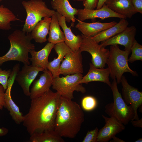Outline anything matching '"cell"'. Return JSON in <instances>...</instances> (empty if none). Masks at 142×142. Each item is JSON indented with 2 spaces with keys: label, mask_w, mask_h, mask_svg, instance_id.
Returning a JSON list of instances; mask_svg holds the SVG:
<instances>
[{
  "label": "cell",
  "mask_w": 142,
  "mask_h": 142,
  "mask_svg": "<svg viewBox=\"0 0 142 142\" xmlns=\"http://www.w3.org/2000/svg\"><path fill=\"white\" fill-rule=\"evenodd\" d=\"M131 55L128 62L132 63L137 60H142V45L135 39L131 48Z\"/></svg>",
  "instance_id": "obj_29"
},
{
  "label": "cell",
  "mask_w": 142,
  "mask_h": 142,
  "mask_svg": "<svg viewBox=\"0 0 142 142\" xmlns=\"http://www.w3.org/2000/svg\"><path fill=\"white\" fill-rule=\"evenodd\" d=\"M22 4L27 14L22 31L26 33H30L42 18L51 17L55 13V11L49 8L42 0L23 1Z\"/></svg>",
  "instance_id": "obj_6"
},
{
  "label": "cell",
  "mask_w": 142,
  "mask_h": 142,
  "mask_svg": "<svg viewBox=\"0 0 142 142\" xmlns=\"http://www.w3.org/2000/svg\"><path fill=\"white\" fill-rule=\"evenodd\" d=\"M106 0H99L98 3L96 7L97 9H99L101 8L105 4Z\"/></svg>",
  "instance_id": "obj_38"
},
{
  "label": "cell",
  "mask_w": 142,
  "mask_h": 142,
  "mask_svg": "<svg viewBox=\"0 0 142 142\" xmlns=\"http://www.w3.org/2000/svg\"><path fill=\"white\" fill-rule=\"evenodd\" d=\"M48 34L47 39L49 42L55 44L64 42V34L60 28L55 13L51 17Z\"/></svg>",
  "instance_id": "obj_26"
},
{
  "label": "cell",
  "mask_w": 142,
  "mask_h": 142,
  "mask_svg": "<svg viewBox=\"0 0 142 142\" xmlns=\"http://www.w3.org/2000/svg\"><path fill=\"white\" fill-rule=\"evenodd\" d=\"M82 40L79 50L82 52L89 53L92 57V63L98 68H104L109 55V50L101 46L95 42L92 37L85 36L82 34Z\"/></svg>",
  "instance_id": "obj_8"
},
{
  "label": "cell",
  "mask_w": 142,
  "mask_h": 142,
  "mask_svg": "<svg viewBox=\"0 0 142 142\" xmlns=\"http://www.w3.org/2000/svg\"><path fill=\"white\" fill-rule=\"evenodd\" d=\"M51 20V17L44 18L33 28L30 33L33 39L36 42L42 44L47 41V36L49 33Z\"/></svg>",
  "instance_id": "obj_25"
},
{
  "label": "cell",
  "mask_w": 142,
  "mask_h": 142,
  "mask_svg": "<svg viewBox=\"0 0 142 142\" xmlns=\"http://www.w3.org/2000/svg\"><path fill=\"white\" fill-rule=\"evenodd\" d=\"M39 79L33 82L30 90L31 99L39 97L48 91L52 85L53 77L47 69L44 70Z\"/></svg>",
  "instance_id": "obj_16"
},
{
  "label": "cell",
  "mask_w": 142,
  "mask_h": 142,
  "mask_svg": "<svg viewBox=\"0 0 142 142\" xmlns=\"http://www.w3.org/2000/svg\"><path fill=\"white\" fill-rule=\"evenodd\" d=\"M81 53L79 50L72 51L65 55L60 65L59 75H66L83 73Z\"/></svg>",
  "instance_id": "obj_10"
},
{
  "label": "cell",
  "mask_w": 142,
  "mask_h": 142,
  "mask_svg": "<svg viewBox=\"0 0 142 142\" xmlns=\"http://www.w3.org/2000/svg\"><path fill=\"white\" fill-rule=\"evenodd\" d=\"M54 45L49 42L39 51H36L35 49L30 50L29 53L31 57L29 58V60L32 62V65L44 70L47 69L48 57Z\"/></svg>",
  "instance_id": "obj_21"
},
{
  "label": "cell",
  "mask_w": 142,
  "mask_h": 142,
  "mask_svg": "<svg viewBox=\"0 0 142 142\" xmlns=\"http://www.w3.org/2000/svg\"><path fill=\"white\" fill-rule=\"evenodd\" d=\"M15 14L3 5L0 6V29L9 30L11 29V22L19 21Z\"/></svg>",
  "instance_id": "obj_28"
},
{
  "label": "cell",
  "mask_w": 142,
  "mask_h": 142,
  "mask_svg": "<svg viewBox=\"0 0 142 142\" xmlns=\"http://www.w3.org/2000/svg\"><path fill=\"white\" fill-rule=\"evenodd\" d=\"M83 77L82 74L78 73L53 78L52 85V88L61 96L72 100L74 91L82 93L86 92L85 88L79 83Z\"/></svg>",
  "instance_id": "obj_7"
},
{
  "label": "cell",
  "mask_w": 142,
  "mask_h": 142,
  "mask_svg": "<svg viewBox=\"0 0 142 142\" xmlns=\"http://www.w3.org/2000/svg\"><path fill=\"white\" fill-rule=\"evenodd\" d=\"M130 121L134 127L142 128V118L138 120H132Z\"/></svg>",
  "instance_id": "obj_36"
},
{
  "label": "cell",
  "mask_w": 142,
  "mask_h": 142,
  "mask_svg": "<svg viewBox=\"0 0 142 142\" xmlns=\"http://www.w3.org/2000/svg\"><path fill=\"white\" fill-rule=\"evenodd\" d=\"M76 20L78 23L75 28L82 33V34L87 37H93L99 32L112 27L117 22L113 21L109 22L101 23L96 22L88 23Z\"/></svg>",
  "instance_id": "obj_17"
},
{
  "label": "cell",
  "mask_w": 142,
  "mask_h": 142,
  "mask_svg": "<svg viewBox=\"0 0 142 142\" xmlns=\"http://www.w3.org/2000/svg\"><path fill=\"white\" fill-rule=\"evenodd\" d=\"M84 120V114L79 105L60 96L54 128L59 135L62 137L75 138Z\"/></svg>",
  "instance_id": "obj_2"
},
{
  "label": "cell",
  "mask_w": 142,
  "mask_h": 142,
  "mask_svg": "<svg viewBox=\"0 0 142 142\" xmlns=\"http://www.w3.org/2000/svg\"><path fill=\"white\" fill-rule=\"evenodd\" d=\"M89 66L88 72L83 77L79 83L88 84L90 82H99L105 83L110 87L111 83L109 79L110 73L108 68H98L92 63H90Z\"/></svg>",
  "instance_id": "obj_18"
},
{
  "label": "cell",
  "mask_w": 142,
  "mask_h": 142,
  "mask_svg": "<svg viewBox=\"0 0 142 142\" xmlns=\"http://www.w3.org/2000/svg\"><path fill=\"white\" fill-rule=\"evenodd\" d=\"M44 70L40 67L24 64L21 70L18 71L15 80L21 87L25 95L29 96L31 85L38 73Z\"/></svg>",
  "instance_id": "obj_11"
},
{
  "label": "cell",
  "mask_w": 142,
  "mask_h": 142,
  "mask_svg": "<svg viewBox=\"0 0 142 142\" xmlns=\"http://www.w3.org/2000/svg\"><path fill=\"white\" fill-rule=\"evenodd\" d=\"M105 4L115 12L126 18H131L137 13L131 0H106Z\"/></svg>",
  "instance_id": "obj_20"
},
{
  "label": "cell",
  "mask_w": 142,
  "mask_h": 142,
  "mask_svg": "<svg viewBox=\"0 0 142 142\" xmlns=\"http://www.w3.org/2000/svg\"><path fill=\"white\" fill-rule=\"evenodd\" d=\"M129 23L125 18H121L114 26L105 30L92 37L96 42H100L107 40L119 33L126 29Z\"/></svg>",
  "instance_id": "obj_24"
},
{
  "label": "cell",
  "mask_w": 142,
  "mask_h": 142,
  "mask_svg": "<svg viewBox=\"0 0 142 142\" xmlns=\"http://www.w3.org/2000/svg\"><path fill=\"white\" fill-rule=\"evenodd\" d=\"M135 142H142V138H139L137 140L135 141Z\"/></svg>",
  "instance_id": "obj_40"
},
{
  "label": "cell",
  "mask_w": 142,
  "mask_h": 142,
  "mask_svg": "<svg viewBox=\"0 0 142 142\" xmlns=\"http://www.w3.org/2000/svg\"><path fill=\"white\" fill-rule=\"evenodd\" d=\"M59 24L62 28L65 36L64 42L73 51L78 50L82 42L81 35L75 36L71 29V26L68 27L67 25L65 18L55 11Z\"/></svg>",
  "instance_id": "obj_19"
},
{
  "label": "cell",
  "mask_w": 142,
  "mask_h": 142,
  "mask_svg": "<svg viewBox=\"0 0 142 142\" xmlns=\"http://www.w3.org/2000/svg\"><path fill=\"white\" fill-rule=\"evenodd\" d=\"M53 48L58 55L57 57L52 61L49 62L47 69L51 73L53 78L59 76V70L61 63L65 55L72 51L64 42L54 45Z\"/></svg>",
  "instance_id": "obj_23"
},
{
  "label": "cell",
  "mask_w": 142,
  "mask_h": 142,
  "mask_svg": "<svg viewBox=\"0 0 142 142\" xmlns=\"http://www.w3.org/2000/svg\"><path fill=\"white\" fill-rule=\"evenodd\" d=\"M113 140L110 141V142H125V141L116 137L115 136L112 138Z\"/></svg>",
  "instance_id": "obj_39"
},
{
  "label": "cell",
  "mask_w": 142,
  "mask_h": 142,
  "mask_svg": "<svg viewBox=\"0 0 142 142\" xmlns=\"http://www.w3.org/2000/svg\"><path fill=\"white\" fill-rule=\"evenodd\" d=\"M99 0H84L83 2L84 8L93 9L97 7Z\"/></svg>",
  "instance_id": "obj_33"
},
{
  "label": "cell",
  "mask_w": 142,
  "mask_h": 142,
  "mask_svg": "<svg viewBox=\"0 0 142 142\" xmlns=\"http://www.w3.org/2000/svg\"><path fill=\"white\" fill-rule=\"evenodd\" d=\"M6 90L0 84V105L6 108L5 102V93Z\"/></svg>",
  "instance_id": "obj_35"
},
{
  "label": "cell",
  "mask_w": 142,
  "mask_h": 142,
  "mask_svg": "<svg viewBox=\"0 0 142 142\" xmlns=\"http://www.w3.org/2000/svg\"><path fill=\"white\" fill-rule=\"evenodd\" d=\"M18 71L16 68L13 70L8 78L7 87L5 93V102L6 108L9 112L12 120L17 124H20L23 122L24 115L21 112L19 107L14 102L11 96V90L14 83L16 75Z\"/></svg>",
  "instance_id": "obj_12"
},
{
  "label": "cell",
  "mask_w": 142,
  "mask_h": 142,
  "mask_svg": "<svg viewBox=\"0 0 142 142\" xmlns=\"http://www.w3.org/2000/svg\"><path fill=\"white\" fill-rule=\"evenodd\" d=\"M130 50H121L118 45H111L109 53L107 58V64L110 76L112 79H116L118 84L121 83L123 74L129 72L133 76H137L138 74L131 69L128 64V56Z\"/></svg>",
  "instance_id": "obj_4"
},
{
  "label": "cell",
  "mask_w": 142,
  "mask_h": 142,
  "mask_svg": "<svg viewBox=\"0 0 142 142\" xmlns=\"http://www.w3.org/2000/svg\"><path fill=\"white\" fill-rule=\"evenodd\" d=\"M50 4L53 10L64 16L66 22L75 21L78 9L73 7L68 0H51Z\"/></svg>",
  "instance_id": "obj_22"
},
{
  "label": "cell",
  "mask_w": 142,
  "mask_h": 142,
  "mask_svg": "<svg viewBox=\"0 0 142 142\" xmlns=\"http://www.w3.org/2000/svg\"><path fill=\"white\" fill-rule=\"evenodd\" d=\"M99 130L97 127L94 129L89 131L82 142H97Z\"/></svg>",
  "instance_id": "obj_31"
},
{
  "label": "cell",
  "mask_w": 142,
  "mask_h": 142,
  "mask_svg": "<svg viewBox=\"0 0 142 142\" xmlns=\"http://www.w3.org/2000/svg\"><path fill=\"white\" fill-rule=\"evenodd\" d=\"M3 108V106L0 105V110L2 109ZM8 129L4 127L0 128V137L6 135L8 133Z\"/></svg>",
  "instance_id": "obj_37"
},
{
  "label": "cell",
  "mask_w": 142,
  "mask_h": 142,
  "mask_svg": "<svg viewBox=\"0 0 142 142\" xmlns=\"http://www.w3.org/2000/svg\"><path fill=\"white\" fill-rule=\"evenodd\" d=\"M31 142H64L62 137L54 130H48L30 136Z\"/></svg>",
  "instance_id": "obj_27"
},
{
  "label": "cell",
  "mask_w": 142,
  "mask_h": 142,
  "mask_svg": "<svg viewBox=\"0 0 142 142\" xmlns=\"http://www.w3.org/2000/svg\"><path fill=\"white\" fill-rule=\"evenodd\" d=\"M105 125L99 130L97 142H107L115 135L124 130V125L114 117L102 115Z\"/></svg>",
  "instance_id": "obj_13"
},
{
  "label": "cell",
  "mask_w": 142,
  "mask_h": 142,
  "mask_svg": "<svg viewBox=\"0 0 142 142\" xmlns=\"http://www.w3.org/2000/svg\"><path fill=\"white\" fill-rule=\"evenodd\" d=\"M2 1V0H0V2H1V1Z\"/></svg>",
  "instance_id": "obj_42"
},
{
  "label": "cell",
  "mask_w": 142,
  "mask_h": 142,
  "mask_svg": "<svg viewBox=\"0 0 142 142\" xmlns=\"http://www.w3.org/2000/svg\"><path fill=\"white\" fill-rule=\"evenodd\" d=\"M116 79H113L110 87L113 94V102L105 107V112L110 117H114L124 125L133 120L135 114L130 105H127L119 92Z\"/></svg>",
  "instance_id": "obj_5"
},
{
  "label": "cell",
  "mask_w": 142,
  "mask_h": 142,
  "mask_svg": "<svg viewBox=\"0 0 142 142\" xmlns=\"http://www.w3.org/2000/svg\"><path fill=\"white\" fill-rule=\"evenodd\" d=\"M76 15L78 16L77 19L82 21L96 18L102 19L110 17L126 18L125 17L115 12L105 4L101 8L98 9H78Z\"/></svg>",
  "instance_id": "obj_15"
},
{
  "label": "cell",
  "mask_w": 142,
  "mask_h": 142,
  "mask_svg": "<svg viewBox=\"0 0 142 142\" xmlns=\"http://www.w3.org/2000/svg\"><path fill=\"white\" fill-rule=\"evenodd\" d=\"M132 4L136 12L142 14V0H131Z\"/></svg>",
  "instance_id": "obj_34"
},
{
  "label": "cell",
  "mask_w": 142,
  "mask_h": 142,
  "mask_svg": "<svg viewBox=\"0 0 142 142\" xmlns=\"http://www.w3.org/2000/svg\"><path fill=\"white\" fill-rule=\"evenodd\" d=\"M10 44L7 52L0 57V65L9 61H17L24 64L30 65L29 53L30 50L35 49L32 43L31 33H26L22 30H16L8 36Z\"/></svg>",
  "instance_id": "obj_3"
},
{
  "label": "cell",
  "mask_w": 142,
  "mask_h": 142,
  "mask_svg": "<svg viewBox=\"0 0 142 142\" xmlns=\"http://www.w3.org/2000/svg\"><path fill=\"white\" fill-rule=\"evenodd\" d=\"M81 105L84 110L89 111L93 110L96 107L97 101L96 99L91 96H87L84 97L82 100Z\"/></svg>",
  "instance_id": "obj_30"
},
{
  "label": "cell",
  "mask_w": 142,
  "mask_h": 142,
  "mask_svg": "<svg viewBox=\"0 0 142 142\" xmlns=\"http://www.w3.org/2000/svg\"><path fill=\"white\" fill-rule=\"evenodd\" d=\"M60 96L50 89L41 96L31 99L28 113L24 115L23 125L31 136L54 129Z\"/></svg>",
  "instance_id": "obj_1"
},
{
  "label": "cell",
  "mask_w": 142,
  "mask_h": 142,
  "mask_svg": "<svg viewBox=\"0 0 142 142\" xmlns=\"http://www.w3.org/2000/svg\"><path fill=\"white\" fill-rule=\"evenodd\" d=\"M11 72L10 69L8 70H2L0 69V84L3 86L6 90L7 87L8 78Z\"/></svg>",
  "instance_id": "obj_32"
},
{
  "label": "cell",
  "mask_w": 142,
  "mask_h": 142,
  "mask_svg": "<svg viewBox=\"0 0 142 142\" xmlns=\"http://www.w3.org/2000/svg\"><path fill=\"white\" fill-rule=\"evenodd\" d=\"M74 1L83 2L84 0H73Z\"/></svg>",
  "instance_id": "obj_41"
},
{
  "label": "cell",
  "mask_w": 142,
  "mask_h": 142,
  "mask_svg": "<svg viewBox=\"0 0 142 142\" xmlns=\"http://www.w3.org/2000/svg\"><path fill=\"white\" fill-rule=\"evenodd\" d=\"M136 29L132 26L128 27L123 31L113 37L101 42L102 47L105 48L109 45L120 44L123 45L125 50H130L133 43L135 39Z\"/></svg>",
  "instance_id": "obj_14"
},
{
  "label": "cell",
  "mask_w": 142,
  "mask_h": 142,
  "mask_svg": "<svg viewBox=\"0 0 142 142\" xmlns=\"http://www.w3.org/2000/svg\"><path fill=\"white\" fill-rule=\"evenodd\" d=\"M121 83L122 86V97L125 103L130 105L133 109L135 115L133 120H138L139 118L137 110L142 105V92L138 88L130 85L123 75L121 77Z\"/></svg>",
  "instance_id": "obj_9"
}]
</instances>
